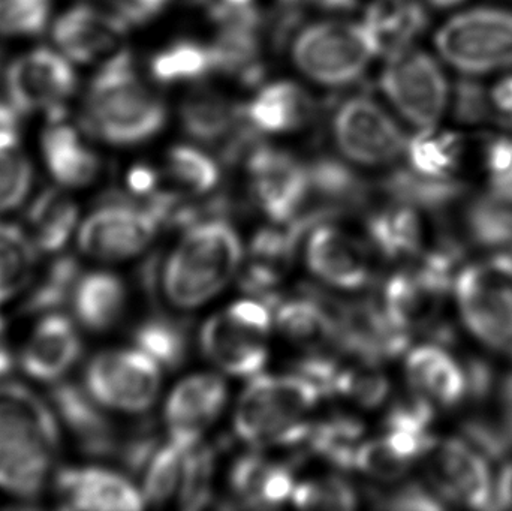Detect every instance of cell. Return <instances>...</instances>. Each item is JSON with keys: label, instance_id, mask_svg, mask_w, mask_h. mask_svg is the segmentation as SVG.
Masks as SVG:
<instances>
[{"label": "cell", "instance_id": "cell-11", "mask_svg": "<svg viewBox=\"0 0 512 511\" xmlns=\"http://www.w3.org/2000/svg\"><path fill=\"white\" fill-rule=\"evenodd\" d=\"M333 138L345 158L363 167L393 164L405 155V132L382 105L369 96L343 101L333 117Z\"/></svg>", "mask_w": 512, "mask_h": 511}, {"label": "cell", "instance_id": "cell-35", "mask_svg": "<svg viewBox=\"0 0 512 511\" xmlns=\"http://www.w3.org/2000/svg\"><path fill=\"white\" fill-rule=\"evenodd\" d=\"M38 249L26 231L0 222V305L24 293L35 279Z\"/></svg>", "mask_w": 512, "mask_h": 511}, {"label": "cell", "instance_id": "cell-27", "mask_svg": "<svg viewBox=\"0 0 512 511\" xmlns=\"http://www.w3.org/2000/svg\"><path fill=\"white\" fill-rule=\"evenodd\" d=\"M126 299L125 284L119 276L92 272L78 279L71 306L81 326L92 332H107L122 318Z\"/></svg>", "mask_w": 512, "mask_h": 511}, {"label": "cell", "instance_id": "cell-8", "mask_svg": "<svg viewBox=\"0 0 512 511\" xmlns=\"http://www.w3.org/2000/svg\"><path fill=\"white\" fill-rule=\"evenodd\" d=\"M379 86L397 113L418 129L435 128L451 101L444 69L435 57L417 48L390 54Z\"/></svg>", "mask_w": 512, "mask_h": 511}, {"label": "cell", "instance_id": "cell-15", "mask_svg": "<svg viewBox=\"0 0 512 511\" xmlns=\"http://www.w3.org/2000/svg\"><path fill=\"white\" fill-rule=\"evenodd\" d=\"M179 117L188 137L206 146L219 147L230 159L248 150L256 134L246 122L243 105H236L227 96L206 87H198L185 96Z\"/></svg>", "mask_w": 512, "mask_h": 511}, {"label": "cell", "instance_id": "cell-42", "mask_svg": "<svg viewBox=\"0 0 512 511\" xmlns=\"http://www.w3.org/2000/svg\"><path fill=\"white\" fill-rule=\"evenodd\" d=\"M215 464V452L210 447L195 446L189 450L179 486V503L182 509H203L210 503Z\"/></svg>", "mask_w": 512, "mask_h": 511}, {"label": "cell", "instance_id": "cell-60", "mask_svg": "<svg viewBox=\"0 0 512 511\" xmlns=\"http://www.w3.org/2000/svg\"><path fill=\"white\" fill-rule=\"evenodd\" d=\"M510 404H511V417H512V387L510 390Z\"/></svg>", "mask_w": 512, "mask_h": 511}, {"label": "cell", "instance_id": "cell-43", "mask_svg": "<svg viewBox=\"0 0 512 511\" xmlns=\"http://www.w3.org/2000/svg\"><path fill=\"white\" fill-rule=\"evenodd\" d=\"M53 0H0V35L33 36L47 27Z\"/></svg>", "mask_w": 512, "mask_h": 511}, {"label": "cell", "instance_id": "cell-6", "mask_svg": "<svg viewBox=\"0 0 512 511\" xmlns=\"http://www.w3.org/2000/svg\"><path fill=\"white\" fill-rule=\"evenodd\" d=\"M456 300L469 332L492 350L512 354V257L469 264L456 281Z\"/></svg>", "mask_w": 512, "mask_h": 511}, {"label": "cell", "instance_id": "cell-24", "mask_svg": "<svg viewBox=\"0 0 512 511\" xmlns=\"http://www.w3.org/2000/svg\"><path fill=\"white\" fill-rule=\"evenodd\" d=\"M309 93L292 81H274L243 105L246 122L258 134H286L303 128L313 116Z\"/></svg>", "mask_w": 512, "mask_h": 511}, {"label": "cell", "instance_id": "cell-47", "mask_svg": "<svg viewBox=\"0 0 512 511\" xmlns=\"http://www.w3.org/2000/svg\"><path fill=\"white\" fill-rule=\"evenodd\" d=\"M411 467V462L400 458L384 438L360 444L355 453L354 468L382 482L402 479Z\"/></svg>", "mask_w": 512, "mask_h": 511}, {"label": "cell", "instance_id": "cell-51", "mask_svg": "<svg viewBox=\"0 0 512 511\" xmlns=\"http://www.w3.org/2000/svg\"><path fill=\"white\" fill-rule=\"evenodd\" d=\"M385 506L390 509H436L439 504L435 498L420 488H406L396 492L391 497L385 498Z\"/></svg>", "mask_w": 512, "mask_h": 511}, {"label": "cell", "instance_id": "cell-2", "mask_svg": "<svg viewBox=\"0 0 512 511\" xmlns=\"http://www.w3.org/2000/svg\"><path fill=\"white\" fill-rule=\"evenodd\" d=\"M84 125L113 146H137L167 123L164 101L140 77L131 54L120 51L102 63L84 98Z\"/></svg>", "mask_w": 512, "mask_h": 511}, {"label": "cell", "instance_id": "cell-49", "mask_svg": "<svg viewBox=\"0 0 512 511\" xmlns=\"http://www.w3.org/2000/svg\"><path fill=\"white\" fill-rule=\"evenodd\" d=\"M484 164L492 191L512 192V137L489 138L484 149Z\"/></svg>", "mask_w": 512, "mask_h": 511}, {"label": "cell", "instance_id": "cell-26", "mask_svg": "<svg viewBox=\"0 0 512 511\" xmlns=\"http://www.w3.org/2000/svg\"><path fill=\"white\" fill-rule=\"evenodd\" d=\"M42 155L53 179L63 188H84L98 179L101 161L65 123H53L42 135Z\"/></svg>", "mask_w": 512, "mask_h": 511}, {"label": "cell", "instance_id": "cell-16", "mask_svg": "<svg viewBox=\"0 0 512 511\" xmlns=\"http://www.w3.org/2000/svg\"><path fill=\"white\" fill-rule=\"evenodd\" d=\"M430 479L444 500L471 509L495 503V480L480 452L465 441L451 438L433 450Z\"/></svg>", "mask_w": 512, "mask_h": 511}, {"label": "cell", "instance_id": "cell-10", "mask_svg": "<svg viewBox=\"0 0 512 511\" xmlns=\"http://www.w3.org/2000/svg\"><path fill=\"white\" fill-rule=\"evenodd\" d=\"M84 387L102 408L143 413L161 390L159 363L140 348L104 351L87 365Z\"/></svg>", "mask_w": 512, "mask_h": 511}, {"label": "cell", "instance_id": "cell-55", "mask_svg": "<svg viewBox=\"0 0 512 511\" xmlns=\"http://www.w3.org/2000/svg\"><path fill=\"white\" fill-rule=\"evenodd\" d=\"M357 5V0H318L316 6L327 11H348Z\"/></svg>", "mask_w": 512, "mask_h": 511}, {"label": "cell", "instance_id": "cell-3", "mask_svg": "<svg viewBox=\"0 0 512 511\" xmlns=\"http://www.w3.org/2000/svg\"><path fill=\"white\" fill-rule=\"evenodd\" d=\"M239 233L224 219L189 225L162 269V291L177 309H195L218 296L242 266Z\"/></svg>", "mask_w": 512, "mask_h": 511}, {"label": "cell", "instance_id": "cell-41", "mask_svg": "<svg viewBox=\"0 0 512 511\" xmlns=\"http://www.w3.org/2000/svg\"><path fill=\"white\" fill-rule=\"evenodd\" d=\"M472 231L484 245L512 248V192H495L481 200L471 213Z\"/></svg>", "mask_w": 512, "mask_h": 511}, {"label": "cell", "instance_id": "cell-57", "mask_svg": "<svg viewBox=\"0 0 512 511\" xmlns=\"http://www.w3.org/2000/svg\"><path fill=\"white\" fill-rule=\"evenodd\" d=\"M433 8H453V6L460 5L463 0H426Z\"/></svg>", "mask_w": 512, "mask_h": 511}, {"label": "cell", "instance_id": "cell-53", "mask_svg": "<svg viewBox=\"0 0 512 511\" xmlns=\"http://www.w3.org/2000/svg\"><path fill=\"white\" fill-rule=\"evenodd\" d=\"M493 107L498 111L502 120L512 119V75L501 78L495 86L490 89Z\"/></svg>", "mask_w": 512, "mask_h": 511}, {"label": "cell", "instance_id": "cell-34", "mask_svg": "<svg viewBox=\"0 0 512 511\" xmlns=\"http://www.w3.org/2000/svg\"><path fill=\"white\" fill-rule=\"evenodd\" d=\"M150 74L158 83H194L215 74L212 45L179 39L159 50L150 60Z\"/></svg>", "mask_w": 512, "mask_h": 511}, {"label": "cell", "instance_id": "cell-29", "mask_svg": "<svg viewBox=\"0 0 512 511\" xmlns=\"http://www.w3.org/2000/svg\"><path fill=\"white\" fill-rule=\"evenodd\" d=\"M17 117L8 102H0V215L23 206L32 189L33 168L18 137Z\"/></svg>", "mask_w": 512, "mask_h": 511}, {"label": "cell", "instance_id": "cell-40", "mask_svg": "<svg viewBox=\"0 0 512 511\" xmlns=\"http://www.w3.org/2000/svg\"><path fill=\"white\" fill-rule=\"evenodd\" d=\"M189 450L168 441L164 447L155 450L144 476V500L155 506L167 503L180 486L186 455Z\"/></svg>", "mask_w": 512, "mask_h": 511}, {"label": "cell", "instance_id": "cell-14", "mask_svg": "<svg viewBox=\"0 0 512 511\" xmlns=\"http://www.w3.org/2000/svg\"><path fill=\"white\" fill-rule=\"evenodd\" d=\"M448 273L447 260L432 255L417 269L394 275L385 285L382 306L391 324L408 335L432 323L450 288Z\"/></svg>", "mask_w": 512, "mask_h": 511}, {"label": "cell", "instance_id": "cell-50", "mask_svg": "<svg viewBox=\"0 0 512 511\" xmlns=\"http://www.w3.org/2000/svg\"><path fill=\"white\" fill-rule=\"evenodd\" d=\"M99 6L122 18L129 26L143 24L162 14L173 0H96Z\"/></svg>", "mask_w": 512, "mask_h": 511}, {"label": "cell", "instance_id": "cell-23", "mask_svg": "<svg viewBox=\"0 0 512 511\" xmlns=\"http://www.w3.org/2000/svg\"><path fill=\"white\" fill-rule=\"evenodd\" d=\"M51 407L66 428L74 434L83 452L96 458L119 455V443L113 425L104 416L86 387L74 383L54 384L50 393Z\"/></svg>", "mask_w": 512, "mask_h": 511}, {"label": "cell", "instance_id": "cell-45", "mask_svg": "<svg viewBox=\"0 0 512 511\" xmlns=\"http://www.w3.org/2000/svg\"><path fill=\"white\" fill-rule=\"evenodd\" d=\"M451 104L454 117L463 125H486L493 120L501 119L493 107L490 89L474 78L457 81L451 96Z\"/></svg>", "mask_w": 512, "mask_h": 511}, {"label": "cell", "instance_id": "cell-1", "mask_svg": "<svg viewBox=\"0 0 512 511\" xmlns=\"http://www.w3.org/2000/svg\"><path fill=\"white\" fill-rule=\"evenodd\" d=\"M62 449L53 407L23 384L0 383V491L21 501L41 495Z\"/></svg>", "mask_w": 512, "mask_h": 511}, {"label": "cell", "instance_id": "cell-18", "mask_svg": "<svg viewBox=\"0 0 512 511\" xmlns=\"http://www.w3.org/2000/svg\"><path fill=\"white\" fill-rule=\"evenodd\" d=\"M227 396V384L218 375L198 374L182 381L165 405L170 441L186 450L198 446L203 432L221 416Z\"/></svg>", "mask_w": 512, "mask_h": 511}, {"label": "cell", "instance_id": "cell-36", "mask_svg": "<svg viewBox=\"0 0 512 511\" xmlns=\"http://www.w3.org/2000/svg\"><path fill=\"white\" fill-rule=\"evenodd\" d=\"M81 276L80 264L74 257H59L48 266L38 281L33 279L21 303L27 315H47L71 303L75 285Z\"/></svg>", "mask_w": 512, "mask_h": 511}, {"label": "cell", "instance_id": "cell-58", "mask_svg": "<svg viewBox=\"0 0 512 511\" xmlns=\"http://www.w3.org/2000/svg\"><path fill=\"white\" fill-rule=\"evenodd\" d=\"M216 2L224 3L227 6H236V8H243V6H252L254 0H216Z\"/></svg>", "mask_w": 512, "mask_h": 511}, {"label": "cell", "instance_id": "cell-4", "mask_svg": "<svg viewBox=\"0 0 512 511\" xmlns=\"http://www.w3.org/2000/svg\"><path fill=\"white\" fill-rule=\"evenodd\" d=\"M322 392L303 375H262L240 396L234 416L236 434L246 443H304L310 425L303 417L318 404Z\"/></svg>", "mask_w": 512, "mask_h": 511}, {"label": "cell", "instance_id": "cell-31", "mask_svg": "<svg viewBox=\"0 0 512 511\" xmlns=\"http://www.w3.org/2000/svg\"><path fill=\"white\" fill-rule=\"evenodd\" d=\"M276 324L280 333L294 344L319 348L339 336V321L313 297L288 300L277 308Z\"/></svg>", "mask_w": 512, "mask_h": 511}, {"label": "cell", "instance_id": "cell-22", "mask_svg": "<svg viewBox=\"0 0 512 511\" xmlns=\"http://www.w3.org/2000/svg\"><path fill=\"white\" fill-rule=\"evenodd\" d=\"M83 353L77 327L59 312L42 315L24 345L20 366L33 380L57 383L62 380Z\"/></svg>", "mask_w": 512, "mask_h": 511}, {"label": "cell", "instance_id": "cell-33", "mask_svg": "<svg viewBox=\"0 0 512 511\" xmlns=\"http://www.w3.org/2000/svg\"><path fill=\"white\" fill-rule=\"evenodd\" d=\"M370 239L388 258H405L423 246V222L412 204L402 203L381 210L367 221Z\"/></svg>", "mask_w": 512, "mask_h": 511}, {"label": "cell", "instance_id": "cell-25", "mask_svg": "<svg viewBox=\"0 0 512 511\" xmlns=\"http://www.w3.org/2000/svg\"><path fill=\"white\" fill-rule=\"evenodd\" d=\"M405 371L412 392L430 405L451 407L465 396V372L444 348L436 345L415 348L406 359Z\"/></svg>", "mask_w": 512, "mask_h": 511}, {"label": "cell", "instance_id": "cell-19", "mask_svg": "<svg viewBox=\"0 0 512 511\" xmlns=\"http://www.w3.org/2000/svg\"><path fill=\"white\" fill-rule=\"evenodd\" d=\"M306 263L316 278L340 290L363 288L372 275L366 245L336 225L322 224L312 231Z\"/></svg>", "mask_w": 512, "mask_h": 511}, {"label": "cell", "instance_id": "cell-39", "mask_svg": "<svg viewBox=\"0 0 512 511\" xmlns=\"http://www.w3.org/2000/svg\"><path fill=\"white\" fill-rule=\"evenodd\" d=\"M312 194L331 204H355L363 200L366 186L345 164L330 156H321L309 165Z\"/></svg>", "mask_w": 512, "mask_h": 511}, {"label": "cell", "instance_id": "cell-7", "mask_svg": "<svg viewBox=\"0 0 512 511\" xmlns=\"http://www.w3.org/2000/svg\"><path fill=\"white\" fill-rule=\"evenodd\" d=\"M442 59L468 75L512 68V11L475 8L451 17L435 36Z\"/></svg>", "mask_w": 512, "mask_h": 511}, {"label": "cell", "instance_id": "cell-12", "mask_svg": "<svg viewBox=\"0 0 512 511\" xmlns=\"http://www.w3.org/2000/svg\"><path fill=\"white\" fill-rule=\"evenodd\" d=\"M5 99L18 114L59 113L77 87L72 62L50 48H36L9 63L3 75Z\"/></svg>", "mask_w": 512, "mask_h": 511}, {"label": "cell", "instance_id": "cell-30", "mask_svg": "<svg viewBox=\"0 0 512 511\" xmlns=\"http://www.w3.org/2000/svg\"><path fill=\"white\" fill-rule=\"evenodd\" d=\"M29 237L41 252H59L77 230V204L59 189H45L30 203L26 215Z\"/></svg>", "mask_w": 512, "mask_h": 511}, {"label": "cell", "instance_id": "cell-44", "mask_svg": "<svg viewBox=\"0 0 512 511\" xmlns=\"http://www.w3.org/2000/svg\"><path fill=\"white\" fill-rule=\"evenodd\" d=\"M292 503L301 509L351 510L357 506V497L345 480L327 477L295 486Z\"/></svg>", "mask_w": 512, "mask_h": 511}, {"label": "cell", "instance_id": "cell-38", "mask_svg": "<svg viewBox=\"0 0 512 511\" xmlns=\"http://www.w3.org/2000/svg\"><path fill=\"white\" fill-rule=\"evenodd\" d=\"M134 341L141 351L168 369L180 368L188 354L186 330L174 320L159 317L144 321L135 329Z\"/></svg>", "mask_w": 512, "mask_h": 511}, {"label": "cell", "instance_id": "cell-20", "mask_svg": "<svg viewBox=\"0 0 512 511\" xmlns=\"http://www.w3.org/2000/svg\"><path fill=\"white\" fill-rule=\"evenodd\" d=\"M60 507L66 510H140L144 495L122 474L98 467H68L54 474Z\"/></svg>", "mask_w": 512, "mask_h": 511}, {"label": "cell", "instance_id": "cell-32", "mask_svg": "<svg viewBox=\"0 0 512 511\" xmlns=\"http://www.w3.org/2000/svg\"><path fill=\"white\" fill-rule=\"evenodd\" d=\"M409 168L427 179H453L463 155V141L454 132L420 129L409 138L405 150Z\"/></svg>", "mask_w": 512, "mask_h": 511}, {"label": "cell", "instance_id": "cell-28", "mask_svg": "<svg viewBox=\"0 0 512 511\" xmlns=\"http://www.w3.org/2000/svg\"><path fill=\"white\" fill-rule=\"evenodd\" d=\"M379 54L411 47L427 27L426 9L417 0H375L363 21Z\"/></svg>", "mask_w": 512, "mask_h": 511}, {"label": "cell", "instance_id": "cell-13", "mask_svg": "<svg viewBox=\"0 0 512 511\" xmlns=\"http://www.w3.org/2000/svg\"><path fill=\"white\" fill-rule=\"evenodd\" d=\"M249 183L261 212L274 224L297 218L312 195L309 165L292 153L271 146H256L249 152Z\"/></svg>", "mask_w": 512, "mask_h": 511}, {"label": "cell", "instance_id": "cell-56", "mask_svg": "<svg viewBox=\"0 0 512 511\" xmlns=\"http://www.w3.org/2000/svg\"><path fill=\"white\" fill-rule=\"evenodd\" d=\"M280 6H282L283 12H285L288 17H295L297 12L300 11L301 8L307 5H315L318 3V0H279Z\"/></svg>", "mask_w": 512, "mask_h": 511}, {"label": "cell", "instance_id": "cell-17", "mask_svg": "<svg viewBox=\"0 0 512 511\" xmlns=\"http://www.w3.org/2000/svg\"><path fill=\"white\" fill-rule=\"evenodd\" d=\"M129 24L101 6L77 5L56 18L51 35L72 63L107 62L120 53Z\"/></svg>", "mask_w": 512, "mask_h": 511}, {"label": "cell", "instance_id": "cell-46", "mask_svg": "<svg viewBox=\"0 0 512 511\" xmlns=\"http://www.w3.org/2000/svg\"><path fill=\"white\" fill-rule=\"evenodd\" d=\"M334 393L352 399L364 408H376L387 399L390 384L373 368L342 369L334 384Z\"/></svg>", "mask_w": 512, "mask_h": 511}, {"label": "cell", "instance_id": "cell-37", "mask_svg": "<svg viewBox=\"0 0 512 511\" xmlns=\"http://www.w3.org/2000/svg\"><path fill=\"white\" fill-rule=\"evenodd\" d=\"M167 173L188 194L213 191L221 180L218 162L207 152L189 144L171 147L167 155Z\"/></svg>", "mask_w": 512, "mask_h": 511}, {"label": "cell", "instance_id": "cell-48", "mask_svg": "<svg viewBox=\"0 0 512 511\" xmlns=\"http://www.w3.org/2000/svg\"><path fill=\"white\" fill-rule=\"evenodd\" d=\"M273 465L258 455L237 459L230 474L234 495L248 506L262 507V494Z\"/></svg>", "mask_w": 512, "mask_h": 511}, {"label": "cell", "instance_id": "cell-52", "mask_svg": "<svg viewBox=\"0 0 512 511\" xmlns=\"http://www.w3.org/2000/svg\"><path fill=\"white\" fill-rule=\"evenodd\" d=\"M158 179V174L152 168L147 165H137L129 171L128 186L135 195L152 197L155 194L156 186H158Z\"/></svg>", "mask_w": 512, "mask_h": 511}, {"label": "cell", "instance_id": "cell-9", "mask_svg": "<svg viewBox=\"0 0 512 511\" xmlns=\"http://www.w3.org/2000/svg\"><path fill=\"white\" fill-rule=\"evenodd\" d=\"M162 219L149 206L119 194L105 197L78 230V246L99 261H123L140 255L158 234Z\"/></svg>", "mask_w": 512, "mask_h": 511}, {"label": "cell", "instance_id": "cell-5", "mask_svg": "<svg viewBox=\"0 0 512 511\" xmlns=\"http://www.w3.org/2000/svg\"><path fill=\"white\" fill-rule=\"evenodd\" d=\"M378 54L366 26L351 21L309 24L292 44V60L298 71L327 87L354 83Z\"/></svg>", "mask_w": 512, "mask_h": 511}, {"label": "cell", "instance_id": "cell-21", "mask_svg": "<svg viewBox=\"0 0 512 511\" xmlns=\"http://www.w3.org/2000/svg\"><path fill=\"white\" fill-rule=\"evenodd\" d=\"M265 338V333L243 323L227 309L206 321L200 345L204 356L222 371L234 377H252L267 363Z\"/></svg>", "mask_w": 512, "mask_h": 511}, {"label": "cell", "instance_id": "cell-54", "mask_svg": "<svg viewBox=\"0 0 512 511\" xmlns=\"http://www.w3.org/2000/svg\"><path fill=\"white\" fill-rule=\"evenodd\" d=\"M495 503L502 509H512V462L502 470L495 483Z\"/></svg>", "mask_w": 512, "mask_h": 511}, {"label": "cell", "instance_id": "cell-59", "mask_svg": "<svg viewBox=\"0 0 512 511\" xmlns=\"http://www.w3.org/2000/svg\"><path fill=\"white\" fill-rule=\"evenodd\" d=\"M5 338V321L0 317V339Z\"/></svg>", "mask_w": 512, "mask_h": 511}, {"label": "cell", "instance_id": "cell-61", "mask_svg": "<svg viewBox=\"0 0 512 511\" xmlns=\"http://www.w3.org/2000/svg\"><path fill=\"white\" fill-rule=\"evenodd\" d=\"M510 123H511V125H512V119H511V122H510Z\"/></svg>", "mask_w": 512, "mask_h": 511}]
</instances>
